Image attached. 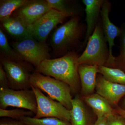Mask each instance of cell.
I'll use <instances>...</instances> for the list:
<instances>
[{
  "label": "cell",
  "mask_w": 125,
  "mask_h": 125,
  "mask_svg": "<svg viewBox=\"0 0 125 125\" xmlns=\"http://www.w3.org/2000/svg\"><path fill=\"white\" fill-rule=\"evenodd\" d=\"M79 56L76 50H73L61 57L44 60L34 71L66 83L72 93H77L80 82L78 62Z\"/></svg>",
  "instance_id": "cell-1"
},
{
  "label": "cell",
  "mask_w": 125,
  "mask_h": 125,
  "mask_svg": "<svg viewBox=\"0 0 125 125\" xmlns=\"http://www.w3.org/2000/svg\"><path fill=\"white\" fill-rule=\"evenodd\" d=\"M86 29L80 22L79 16L71 18L59 26L53 32L51 37V46L55 55L60 57L79 47H81V40L86 33Z\"/></svg>",
  "instance_id": "cell-2"
},
{
  "label": "cell",
  "mask_w": 125,
  "mask_h": 125,
  "mask_svg": "<svg viewBox=\"0 0 125 125\" xmlns=\"http://www.w3.org/2000/svg\"><path fill=\"white\" fill-rule=\"evenodd\" d=\"M99 20L93 33L90 37L85 50L78 58L79 65L105 66L109 60V51Z\"/></svg>",
  "instance_id": "cell-3"
},
{
  "label": "cell",
  "mask_w": 125,
  "mask_h": 125,
  "mask_svg": "<svg viewBox=\"0 0 125 125\" xmlns=\"http://www.w3.org/2000/svg\"><path fill=\"white\" fill-rule=\"evenodd\" d=\"M30 83L32 86L46 93L52 99L71 110V90L67 84L34 71L30 76Z\"/></svg>",
  "instance_id": "cell-4"
},
{
  "label": "cell",
  "mask_w": 125,
  "mask_h": 125,
  "mask_svg": "<svg viewBox=\"0 0 125 125\" xmlns=\"http://www.w3.org/2000/svg\"><path fill=\"white\" fill-rule=\"evenodd\" d=\"M11 45L23 60L35 68L43 61L51 58L50 49L46 44L38 42L32 37L19 40Z\"/></svg>",
  "instance_id": "cell-5"
},
{
  "label": "cell",
  "mask_w": 125,
  "mask_h": 125,
  "mask_svg": "<svg viewBox=\"0 0 125 125\" xmlns=\"http://www.w3.org/2000/svg\"><path fill=\"white\" fill-rule=\"evenodd\" d=\"M0 60L7 75L10 88L15 90L31 89L30 79L33 70L32 65L28 62H16L1 55Z\"/></svg>",
  "instance_id": "cell-6"
},
{
  "label": "cell",
  "mask_w": 125,
  "mask_h": 125,
  "mask_svg": "<svg viewBox=\"0 0 125 125\" xmlns=\"http://www.w3.org/2000/svg\"><path fill=\"white\" fill-rule=\"evenodd\" d=\"M9 106L27 109L36 115L37 109L36 94L31 89L0 88V108L6 109Z\"/></svg>",
  "instance_id": "cell-7"
},
{
  "label": "cell",
  "mask_w": 125,
  "mask_h": 125,
  "mask_svg": "<svg viewBox=\"0 0 125 125\" xmlns=\"http://www.w3.org/2000/svg\"><path fill=\"white\" fill-rule=\"evenodd\" d=\"M37 99V109L34 118L55 117L70 122L71 111L60 103L54 101L49 96H45L42 91L31 85Z\"/></svg>",
  "instance_id": "cell-8"
},
{
  "label": "cell",
  "mask_w": 125,
  "mask_h": 125,
  "mask_svg": "<svg viewBox=\"0 0 125 125\" xmlns=\"http://www.w3.org/2000/svg\"><path fill=\"white\" fill-rule=\"evenodd\" d=\"M69 17L65 14L51 9L29 27L30 31L34 38L46 43L48 37L52 30Z\"/></svg>",
  "instance_id": "cell-9"
},
{
  "label": "cell",
  "mask_w": 125,
  "mask_h": 125,
  "mask_svg": "<svg viewBox=\"0 0 125 125\" xmlns=\"http://www.w3.org/2000/svg\"><path fill=\"white\" fill-rule=\"evenodd\" d=\"M111 4L107 0H104L101 11L102 27L104 34L109 46V56L106 66L111 67L113 66L115 57L113 54V48L115 46L114 40L119 37L121 32V28H118L111 22L109 17Z\"/></svg>",
  "instance_id": "cell-10"
},
{
  "label": "cell",
  "mask_w": 125,
  "mask_h": 125,
  "mask_svg": "<svg viewBox=\"0 0 125 125\" xmlns=\"http://www.w3.org/2000/svg\"><path fill=\"white\" fill-rule=\"evenodd\" d=\"M51 9L47 0H32L28 4L18 9L12 15L29 27Z\"/></svg>",
  "instance_id": "cell-11"
},
{
  "label": "cell",
  "mask_w": 125,
  "mask_h": 125,
  "mask_svg": "<svg viewBox=\"0 0 125 125\" xmlns=\"http://www.w3.org/2000/svg\"><path fill=\"white\" fill-rule=\"evenodd\" d=\"M95 89L97 94L106 99L111 105H117L125 95V85L110 82L102 75L97 77Z\"/></svg>",
  "instance_id": "cell-12"
},
{
  "label": "cell",
  "mask_w": 125,
  "mask_h": 125,
  "mask_svg": "<svg viewBox=\"0 0 125 125\" xmlns=\"http://www.w3.org/2000/svg\"><path fill=\"white\" fill-rule=\"evenodd\" d=\"M104 0H83L85 6V21L87 23L86 32L81 48L86 46L90 37L93 33L99 20L102 6Z\"/></svg>",
  "instance_id": "cell-13"
},
{
  "label": "cell",
  "mask_w": 125,
  "mask_h": 125,
  "mask_svg": "<svg viewBox=\"0 0 125 125\" xmlns=\"http://www.w3.org/2000/svg\"><path fill=\"white\" fill-rule=\"evenodd\" d=\"M99 66L97 65H79L78 72L81 86V93L87 96L93 93L96 88L97 73Z\"/></svg>",
  "instance_id": "cell-14"
},
{
  "label": "cell",
  "mask_w": 125,
  "mask_h": 125,
  "mask_svg": "<svg viewBox=\"0 0 125 125\" xmlns=\"http://www.w3.org/2000/svg\"><path fill=\"white\" fill-rule=\"evenodd\" d=\"M0 22L4 28L10 35L20 40L32 37L29 27L14 16L11 15Z\"/></svg>",
  "instance_id": "cell-15"
},
{
  "label": "cell",
  "mask_w": 125,
  "mask_h": 125,
  "mask_svg": "<svg viewBox=\"0 0 125 125\" xmlns=\"http://www.w3.org/2000/svg\"><path fill=\"white\" fill-rule=\"evenodd\" d=\"M84 100L92 107L97 117H107L115 114V111L109 103L97 94H92L84 97Z\"/></svg>",
  "instance_id": "cell-16"
},
{
  "label": "cell",
  "mask_w": 125,
  "mask_h": 125,
  "mask_svg": "<svg viewBox=\"0 0 125 125\" xmlns=\"http://www.w3.org/2000/svg\"><path fill=\"white\" fill-rule=\"evenodd\" d=\"M72 125H87V113L83 103L79 96L73 99L71 110Z\"/></svg>",
  "instance_id": "cell-17"
},
{
  "label": "cell",
  "mask_w": 125,
  "mask_h": 125,
  "mask_svg": "<svg viewBox=\"0 0 125 125\" xmlns=\"http://www.w3.org/2000/svg\"><path fill=\"white\" fill-rule=\"evenodd\" d=\"M32 0H0V21L9 18L18 9L31 2Z\"/></svg>",
  "instance_id": "cell-18"
},
{
  "label": "cell",
  "mask_w": 125,
  "mask_h": 125,
  "mask_svg": "<svg viewBox=\"0 0 125 125\" xmlns=\"http://www.w3.org/2000/svg\"><path fill=\"white\" fill-rule=\"evenodd\" d=\"M98 73L110 82L125 85V72L122 70L100 66H99Z\"/></svg>",
  "instance_id": "cell-19"
},
{
  "label": "cell",
  "mask_w": 125,
  "mask_h": 125,
  "mask_svg": "<svg viewBox=\"0 0 125 125\" xmlns=\"http://www.w3.org/2000/svg\"><path fill=\"white\" fill-rule=\"evenodd\" d=\"M0 48L1 55L6 58L20 63L27 62L23 60L13 48L10 46L7 37L1 28L0 29Z\"/></svg>",
  "instance_id": "cell-20"
},
{
  "label": "cell",
  "mask_w": 125,
  "mask_h": 125,
  "mask_svg": "<svg viewBox=\"0 0 125 125\" xmlns=\"http://www.w3.org/2000/svg\"><path fill=\"white\" fill-rule=\"evenodd\" d=\"M20 120L29 125H72L70 122L55 117L37 118L25 116L22 117Z\"/></svg>",
  "instance_id": "cell-21"
},
{
  "label": "cell",
  "mask_w": 125,
  "mask_h": 125,
  "mask_svg": "<svg viewBox=\"0 0 125 125\" xmlns=\"http://www.w3.org/2000/svg\"><path fill=\"white\" fill-rule=\"evenodd\" d=\"M49 7L62 13L65 14L69 17L78 15L77 11L70 6L69 1L65 0H47Z\"/></svg>",
  "instance_id": "cell-22"
},
{
  "label": "cell",
  "mask_w": 125,
  "mask_h": 125,
  "mask_svg": "<svg viewBox=\"0 0 125 125\" xmlns=\"http://www.w3.org/2000/svg\"><path fill=\"white\" fill-rule=\"evenodd\" d=\"M34 113L31 111H25L22 108L6 110L0 108V117H7L14 119L20 120L23 117H32Z\"/></svg>",
  "instance_id": "cell-23"
},
{
  "label": "cell",
  "mask_w": 125,
  "mask_h": 125,
  "mask_svg": "<svg viewBox=\"0 0 125 125\" xmlns=\"http://www.w3.org/2000/svg\"><path fill=\"white\" fill-rule=\"evenodd\" d=\"M120 36V53L118 56L115 57L113 66L117 65L118 69L125 72V26L121 28Z\"/></svg>",
  "instance_id": "cell-24"
},
{
  "label": "cell",
  "mask_w": 125,
  "mask_h": 125,
  "mask_svg": "<svg viewBox=\"0 0 125 125\" xmlns=\"http://www.w3.org/2000/svg\"><path fill=\"white\" fill-rule=\"evenodd\" d=\"M107 125H125V118L115 114L107 117Z\"/></svg>",
  "instance_id": "cell-25"
},
{
  "label": "cell",
  "mask_w": 125,
  "mask_h": 125,
  "mask_svg": "<svg viewBox=\"0 0 125 125\" xmlns=\"http://www.w3.org/2000/svg\"><path fill=\"white\" fill-rule=\"evenodd\" d=\"M0 88H10L7 75L1 63H0Z\"/></svg>",
  "instance_id": "cell-26"
},
{
  "label": "cell",
  "mask_w": 125,
  "mask_h": 125,
  "mask_svg": "<svg viewBox=\"0 0 125 125\" xmlns=\"http://www.w3.org/2000/svg\"><path fill=\"white\" fill-rule=\"evenodd\" d=\"M0 125H29L18 120L4 117L0 120Z\"/></svg>",
  "instance_id": "cell-27"
},
{
  "label": "cell",
  "mask_w": 125,
  "mask_h": 125,
  "mask_svg": "<svg viewBox=\"0 0 125 125\" xmlns=\"http://www.w3.org/2000/svg\"><path fill=\"white\" fill-rule=\"evenodd\" d=\"M93 125H107V117H98L97 121Z\"/></svg>",
  "instance_id": "cell-28"
},
{
  "label": "cell",
  "mask_w": 125,
  "mask_h": 125,
  "mask_svg": "<svg viewBox=\"0 0 125 125\" xmlns=\"http://www.w3.org/2000/svg\"><path fill=\"white\" fill-rule=\"evenodd\" d=\"M116 112L121 116L125 118V109L121 108L120 107H118L116 110Z\"/></svg>",
  "instance_id": "cell-29"
},
{
  "label": "cell",
  "mask_w": 125,
  "mask_h": 125,
  "mask_svg": "<svg viewBox=\"0 0 125 125\" xmlns=\"http://www.w3.org/2000/svg\"><path fill=\"white\" fill-rule=\"evenodd\" d=\"M123 106H124V108H125V100L124 101V102H123Z\"/></svg>",
  "instance_id": "cell-30"
}]
</instances>
